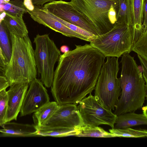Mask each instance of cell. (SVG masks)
<instances>
[{
	"mask_svg": "<svg viewBox=\"0 0 147 147\" xmlns=\"http://www.w3.org/2000/svg\"><path fill=\"white\" fill-rule=\"evenodd\" d=\"M20 111V116L34 112L50 102L47 90L42 82L36 78L30 84Z\"/></svg>",
	"mask_w": 147,
	"mask_h": 147,
	"instance_id": "11",
	"label": "cell"
},
{
	"mask_svg": "<svg viewBox=\"0 0 147 147\" xmlns=\"http://www.w3.org/2000/svg\"><path fill=\"white\" fill-rule=\"evenodd\" d=\"M77 137H93L98 138L115 137L113 134L105 131L100 127L82 126L80 128Z\"/></svg>",
	"mask_w": 147,
	"mask_h": 147,
	"instance_id": "23",
	"label": "cell"
},
{
	"mask_svg": "<svg viewBox=\"0 0 147 147\" xmlns=\"http://www.w3.org/2000/svg\"><path fill=\"white\" fill-rule=\"evenodd\" d=\"M34 5L43 6L46 3L53 1L54 0H31Z\"/></svg>",
	"mask_w": 147,
	"mask_h": 147,
	"instance_id": "33",
	"label": "cell"
},
{
	"mask_svg": "<svg viewBox=\"0 0 147 147\" xmlns=\"http://www.w3.org/2000/svg\"><path fill=\"white\" fill-rule=\"evenodd\" d=\"M56 101L49 102L34 112L33 119L37 128L41 126L54 114L59 107Z\"/></svg>",
	"mask_w": 147,
	"mask_h": 147,
	"instance_id": "20",
	"label": "cell"
},
{
	"mask_svg": "<svg viewBox=\"0 0 147 147\" xmlns=\"http://www.w3.org/2000/svg\"><path fill=\"white\" fill-rule=\"evenodd\" d=\"M147 124V115L130 112L117 116L114 126L115 129H123Z\"/></svg>",
	"mask_w": 147,
	"mask_h": 147,
	"instance_id": "16",
	"label": "cell"
},
{
	"mask_svg": "<svg viewBox=\"0 0 147 147\" xmlns=\"http://www.w3.org/2000/svg\"><path fill=\"white\" fill-rule=\"evenodd\" d=\"M27 10L31 18L38 24L65 36L76 37L89 42L87 38L71 30L54 18L51 13L43 6L34 5L33 10Z\"/></svg>",
	"mask_w": 147,
	"mask_h": 147,
	"instance_id": "12",
	"label": "cell"
},
{
	"mask_svg": "<svg viewBox=\"0 0 147 147\" xmlns=\"http://www.w3.org/2000/svg\"><path fill=\"white\" fill-rule=\"evenodd\" d=\"M89 94L88 97L83 98L77 106L83 126L96 127L105 125L114 128L117 115L111 110L102 106L91 93Z\"/></svg>",
	"mask_w": 147,
	"mask_h": 147,
	"instance_id": "8",
	"label": "cell"
},
{
	"mask_svg": "<svg viewBox=\"0 0 147 147\" xmlns=\"http://www.w3.org/2000/svg\"><path fill=\"white\" fill-rule=\"evenodd\" d=\"M64 49H63L62 48H61V51L63 52H64V53L66 52H67V51H68V48L66 47V46H64Z\"/></svg>",
	"mask_w": 147,
	"mask_h": 147,
	"instance_id": "37",
	"label": "cell"
},
{
	"mask_svg": "<svg viewBox=\"0 0 147 147\" xmlns=\"http://www.w3.org/2000/svg\"><path fill=\"white\" fill-rule=\"evenodd\" d=\"M43 6L51 13L60 19L96 36L99 35L96 28L70 2L61 0H54L45 4Z\"/></svg>",
	"mask_w": 147,
	"mask_h": 147,
	"instance_id": "9",
	"label": "cell"
},
{
	"mask_svg": "<svg viewBox=\"0 0 147 147\" xmlns=\"http://www.w3.org/2000/svg\"><path fill=\"white\" fill-rule=\"evenodd\" d=\"M23 4L27 9L32 11L33 10L34 5L31 0H23Z\"/></svg>",
	"mask_w": 147,
	"mask_h": 147,
	"instance_id": "32",
	"label": "cell"
},
{
	"mask_svg": "<svg viewBox=\"0 0 147 147\" xmlns=\"http://www.w3.org/2000/svg\"><path fill=\"white\" fill-rule=\"evenodd\" d=\"M82 126L77 105L66 104L59 105L52 116L40 127L79 128Z\"/></svg>",
	"mask_w": 147,
	"mask_h": 147,
	"instance_id": "10",
	"label": "cell"
},
{
	"mask_svg": "<svg viewBox=\"0 0 147 147\" xmlns=\"http://www.w3.org/2000/svg\"><path fill=\"white\" fill-rule=\"evenodd\" d=\"M121 70L119 78L120 98L115 106L117 116L135 112L142 107L146 97L147 85L134 57L128 53L122 55Z\"/></svg>",
	"mask_w": 147,
	"mask_h": 147,
	"instance_id": "2",
	"label": "cell"
},
{
	"mask_svg": "<svg viewBox=\"0 0 147 147\" xmlns=\"http://www.w3.org/2000/svg\"><path fill=\"white\" fill-rule=\"evenodd\" d=\"M134 43L142 32L144 6L145 0H129Z\"/></svg>",
	"mask_w": 147,
	"mask_h": 147,
	"instance_id": "15",
	"label": "cell"
},
{
	"mask_svg": "<svg viewBox=\"0 0 147 147\" xmlns=\"http://www.w3.org/2000/svg\"><path fill=\"white\" fill-rule=\"evenodd\" d=\"M106 57L94 88V96L104 107L114 110L121 92L119 78H117L119 58Z\"/></svg>",
	"mask_w": 147,
	"mask_h": 147,
	"instance_id": "4",
	"label": "cell"
},
{
	"mask_svg": "<svg viewBox=\"0 0 147 147\" xmlns=\"http://www.w3.org/2000/svg\"><path fill=\"white\" fill-rule=\"evenodd\" d=\"M6 15L4 11L0 13V46L5 59L6 65L10 59L12 51L11 35L8 30L4 22Z\"/></svg>",
	"mask_w": 147,
	"mask_h": 147,
	"instance_id": "17",
	"label": "cell"
},
{
	"mask_svg": "<svg viewBox=\"0 0 147 147\" xmlns=\"http://www.w3.org/2000/svg\"><path fill=\"white\" fill-rule=\"evenodd\" d=\"M10 59L5 69L4 76L10 86L20 83L29 84L36 78L37 72L34 50L28 36L20 37L11 35Z\"/></svg>",
	"mask_w": 147,
	"mask_h": 147,
	"instance_id": "3",
	"label": "cell"
},
{
	"mask_svg": "<svg viewBox=\"0 0 147 147\" xmlns=\"http://www.w3.org/2000/svg\"><path fill=\"white\" fill-rule=\"evenodd\" d=\"M6 89L0 92V126L1 127L6 123L7 111L8 97Z\"/></svg>",
	"mask_w": 147,
	"mask_h": 147,
	"instance_id": "27",
	"label": "cell"
},
{
	"mask_svg": "<svg viewBox=\"0 0 147 147\" xmlns=\"http://www.w3.org/2000/svg\"><path fill=\"white\" fill-rule=\"evenodd\" d=\"M51 13L52 16L54 18L57 20L71 30L87 38L89 40L90 42L96 38L97 36L88 32L75 25L64 21L55 16L52 13Z\"/></svg>",
	"mask_w": 147,
	"mask_h": 147,
	"instance_id": "26",
	"label": "cell"
},
{
	"mask_svg": "<svg viewBox=\"0 0 147 147\" xmlns=\"http://www.w3.org/2000/svg\"><path fill=\"white\" fill-rule=\"evenodd\" d=\"M142 29H147V0H145L144 6L143 21Z\"/></svg>",
	"mask_w": 147,
	"mask_h": 147,
	"instance_id": "31",
	"label": "cell"
},
{
	"mask_svg": "<svg viewBox=\"0 0 147 147\" xmlns=\"http://www.w3.org/2000/svg\"><path fill=\"white\" fill-rule=\"evenodd\" d=\"M80 128L40 127L37 128L38 130L36 136L57 137L69 136H76L79 133Z\"/></svg>",
	"mask_w": 147,
	"mask_h": 147,
	"instance_id": "19",
	"label": "cell"
},
{
	"mask_svg": "<svg viewBox=\"0 0 147 147\" xmlns=\"http://www.w3.org/2000/svg\"><path fill=\"white\" fill-rule=\"evenodd\" d=\"M0 58L2 59L4 63L5 64V59L3 55V52L1 49L0 46Z\"/></svg>",
	"mask_w": 147,
	"mask_h": 147,
	"instance_id": "34",
	"label": "cell"
},
{
	"mask_svg": "<svg viewBox=\"0 0 147 147\" xmlns=\"http://www.w3.org/2000/svg\"><path fill=\"white\" fill-rule=\"evenodd\" d=\"M116 6L112 4L109 9L108 13V16L110 23L114 25L117 21L116 11Z\"/></svg>",
	"mask_w": 147,
	"mask_h": 147,
	"instance_id": "28",
	"label": "cell"
},
{
	"mask_svg": "<svg viewBox=\"0 0 147 147\" xmlns=\"http://www.w3.org/2000/svg\"><path fill=\"white\" fill-rule=\"evenodd\" d=\"M35 63L40 80L45 87L51 86L54 67L61 55L60 51L48 34H37L34 38Z\"/></svg>",
	"mask_w": 147,
	"mask_h": 147,
	"instance_id": "6",
	"label": "cell"
},
{
	"mask_svg": "<svg viewBox=\"0 0 147 147\" xmlns=\"http://www.w3.org/2000/svg\"><path fill=\"white\" fill-rule=\"evenodd\" d=\"M0 66L3 68L4 69L5 68L6 65L3 62L0 58Z\"/></svg>",
	"mask_w": 147,
	"mask_h": 147,
	"instance_id": "35",
	"label": "cell"
},
{
	"mask_svg": "<svg viewBox=\"0 0 147 147\" xmlns=\"http://www.w3.org/2000/svg\"><path fill=\"white\" fill-rule=\"evenodd\" d=\"M116 22L124 23L132 26V20L129 0H119Z\"/></svg>",
	"mask_w": 147,
	"mask_h": 147,
	"instance_id": "21",
	"label": "cell"
},
{
	"mask_svg": "<svg viewBox=\"0 0 147 147\" xmlns=\"http://www.w3.org/2000/svg\"><path fill=\"white\" fill-rule=\"evenodd\" d=\"M109 131L115 137L138 138L147 136V131L145 129H135L128 127L123 129L112 128L109 129Z\"/></svg>",
	"mask_w": 147,
	"mask_h": 147,
	"instance_id": "24",
	"label": "cell"
},
{
	"mask_svg": "<svg viewBox=\"0 0 147 147\" xmlns=\"http://www.w3.org/2000/svg\"><path fill=\"white\" fill-rule=\"evenodd\" d=\"M59 57L51 92L59 105H77L94 88L106 57L91 45H76Z\"/></svg>",
	"mask_w": 147,
	"mask_h": 147,
	"instance_id": "1",
	"label": "cell"
},
{
	"mask_svg": "<svg viewBox=\"0 0 147 147\" xmlns=\"http://www.w3.org/2000/svg\"><path fill=\"white\" fill-rule=\"evenodd\" d=\"M23 15L13 16L6 13L4 22L11 35L23 37L28 35V31L23 20Z\"/></svg>",
	"mask_w": 147,
	"mask_h": 147,
	"instance_id": "18",
	"label": "cell"
},
{
	"mask_svg": "<svg viewBox=\"0 0 147 147\" xmlns=\"http://www.w3.org/2000/svg\"><path fill=\"white\" fill-rule=\"evenodd\" d=\"M3 7L1 4H0V13L3 12Z\"/></svg>",
	"mask_w": 147,
	"mask_h": 147,
	"instance_id": "38",
	"label": "cell"
},
{
	"mask_svg": "<svg viewBox=\"0 0 147 147\" xmlns=\"http://www.w3.org/2000/svg\"><path fill=\"white\" fill-rule=\"evenodd\" d=\"M0 129V133L4 136L31 137L36 136L38 128L34 125L19 124L8 122Z\"/></svg>",
	"mask_w": 147,
	"mask_h": 147,
	"instance_id": "14",
	"label": "cell"
},
{
	"mask_svg": "<svg viewBox=\"0 0 147 147\" xmlns=\"http://www.w3.org/2000/svg\"><path fill=\"white\" fill-rule=\"evenodd\" d=\"M1 4L4 11L12 16H20L28 12L23 0H11L8 2L4 1Z\"/></svg>",
	"mask_w": 147,
	"mask_h": 147,
	"instance_id": "22",
	"label": "cell"
},
{
	"mask_svg": "<svg viewBox=\"0 0 147 147\" xmlns=\"http://www.w3.org/2000/svg\"><path fill=\"white\" fill-rule=\"evenodd\" d=\"M119 0H71V4L97 31L99 35L110 30L114 25L108 16L112 4L118 7Z\"/></svg>",
	"mask_w": 147,
	"mask_h": 147,
	"instance_id": "7",
	"label": "cell"
},
{
	"mask_svg": "<svg viewBox=\"0 0 147 147\" xmlns=\"http://www.w3.org/2000/svg\"><path fill=\"white\" fill-rule=\"evenodd\" d=\"M5 73V69L0 66V75H4Z\"/></svg>",
	"mask_w": 147,
	"mask_h": 147,
	"instance_id": "36",
	"label": "cell"
},
{
	"mask_svg": "<svg viewBox=\"0 0 147 147\" xmlns=\"http://www.w3.org/2000/svg\"><path fill=\"white\" fill-rule=\"evenodd\" d=\"M10 86L8 80L4 75H0V92Z\"/></svg>",
	"mask_w": 147,
	"mask_h": 147,
	"instance_id": "30",
	"label": "cell"
},
{
	"mask_svg": "<svg viewBox=\"0 0 147 147\" xmlns=\"http://www.w3.org/2000/svg\"><path fill=\"white\" fill-rule=\"evenodd\" d=\"M133 35L131 26L124 23L116 22L108 32L99 35L90 42L106 57L119 58L131 51Z\"/></svg>",
	"mask_w": 147,
	"mask_h": 147,
	"instance_id": "5",
	"label": "cell"
},
{
	"mask_svg": "<svg viewBox=\"0 0 147 147\" xmlns=\"http://www.w3.org/2000/svg\"><path fill=\"white\" fill-rule=\"evenodd\" d=\"M5 1L8 2L10 1V0H4Z\"/></svg>",
	"mask_w": 147,
	"mask_h": 147,
	"instance_id": "39",
	"label": "cell"
},
{
	"mask_svg": "<svg viewBox=\"0 0 147 147\" xmlns=\"http://www.w3.org/2000/svg\"><path fill=\"white\" fill-rule=\"evenodd\" d=\"M28 83L16 84L10 86L7 91V108L5 123L16 120L28 90Z\"/></svg>",
	"mask_w": 147,
	"mask_h": 147,
	"instance_id": "13",
	"label": "cell"
},
{
	"mask_svg": "<svg viewBox=\"0 0 147 147\" xmlns=\"http://www.w3.org/2000/svg\"><path fill=\"white\" fill-rule=\"evenodd\" d=\"M138 56L142 65V76L147 85V61L145 60L139 55H138Z\"/></svg>",
	"mask_w": 147,
	"mask_h": 147,
	"instance_id": "29",
	"label": "cell"
},
{
	"mask_svg": "<svg viewBox=\"0 0 147 147\" xmlns=\"http://www.w3.org/2000/svg\"><path fill=\"white\" fill-rule=\"evenodd\" d=\"M143 31L137 40L134 43L131 48L133 51L147 61V29Z\"/></svg>",
	"mask_w": 147,
	"mask_h": 147,
	"instance_id": "25",
	"label": "cell"
}]
</instances>
